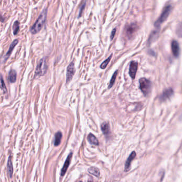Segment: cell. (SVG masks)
I'll return each instance as SVG.
<instances>
[{"instance_id": "1", "label": "cell", "mask_w": 182, "mask_h": 182, "mask_svg": "<svg viewBox=\"0 0 182 182\" xmlns=\"http://www.w3.org/2000/svg\"><path fill=\"white\" fill-rule=\"evenodd\" d=\"M47 9L43 10L41 13L38 17L36 21L34 23V25L30 29V32L33 34H35L39 32L41 29L42 28L44 23L46 22L47 19Z\"/></svg>"}, {"instance_id": "2", "label": "cell", "mask_w": 182, "mask_h": 182, "mask_svg": "<svg viewBox=\"0 0 182 182\" xmlns=\"http://www.w3.org/2000/svg\"><path fill=\"white\" fill-rule=\"evenodd\" d=\"M139 88L145 96L150 94L151 91L152 84L148 79L145 78H142L139 79Z\"/></svg>"}, {"instance_id": "3", "label": "cell", "mask_w": 182, "mask_h": 182, "mask_svg": "<svg viewBox=\"0 0 182 182\" xmlns=\"http://www.w3.org/2000/svg\"><path fill=\"white\" fill-rule=\"evenodd\" d=\"M48 65L47 64V61L46 58H42L38 62L36 68L35 74L36 76H41L45 75L47 71Z\"/></svg>"}, {"instance_id": "4", "label": "cell", "mask_w": 182, "mask_h": 182, "mask_svg": "<svg viewBox=\"0 0 182 182\" xmlns=\"http://www.w3.org/2000/svg\"><path fill=\"white\" fill-rule=\"evenodd\" d=\"M171 10V5H168L165 8L163 11L162 12V13L161 14V16L159 18L156 22L154 23V26L156 27H159L160 25L162 24V23L165 21L167 19V18L168 17V16L169 15L170 13V11Z\"/></svg>"}, {"instance_id": "5", "label": "cell", "mask_w": 182, "mask_h": 182, "mask_svg": "<svg viewBox=\"0 0 182 182\" xmlns=\"http://www.w3.org/2000/svg\"><path fill=\"white\" fill-rule=\"evenodd\" d=\"M75 72V67H74V62H72L71 63L68 65L67 68V73H66V82L69 83L72 79L74 74Z\"/></svg>"}, {"instance_id": "6", "label": "cell", "mask_w": 182, "mask_h": 182, "mask_svg": "<svg viewBox=\"0 0 182 182\" xmlns=\"http://www.w3.org/2000/svg\"><path fill=\"white\" fill-rule=\"evenodd\" d=\"M138 68V63L135 61H132L130 62L129 67V75L132 79L135 78L136 74Z\"/></svg>"}, {"instance_id": "7", "label": "cell", "mask_w": 182, "mask_h": 182, "mask_svg": "<svg viewBox=\"0 0 182 182\" xmlns=\"http://www.w3.org/2000/svg\"><path fill=\"white\" fill-rule=\"evenodd\" d=\"M137 29V26L135 24H131L128 26L126 29V34L127 36L129 38L132 37L135 33Z\"/></svg>"}, {"instance_id": "8", "label": "cell", "mask_w": 182, "mask_h": 182, "mask_svg": "<svg viewBox=\"0 0 182 182\" xmlns=\"http://www.w3.org/2000/svg\"><path fill=\"white\" fill-rule=\"evenodd\" d=\"M174 94V91L171 88L167 89L163 92L162 94L161 95L160 100L161 101H164L170 97Z\"/></svg>"}, {"instance_id": "9", "label": "cell", "mask_w": 182, "mask_h": 182, "mask_svg": "<svg viewBox=\"0 0 182 182\" xmlns=\"http://www.w3.org/2000/svg\"><path fill=\"white\" fill-rule=\"evenodd\" d=\"M72 157V153H70L69 154V155L68 156L66 161H65V162L64 164L63 167H62V169H61V176H64L65 174V173L66 172L68 168V167H69V165H70V162H71Z\"/></svg>"}, {"instance_id": "10", "label": "cell", "mask_w": 182, "mask_h": 182, "mask_svg": "<svg viewBox=\"0 0 182 182\" xmlns=\"http://www.w3.org/2000/svg\"><path fill=\"white\" fill-rule=\"evenodd\" d=\"M136 154L135 151H133V152L130 154V156L128 157L127 159L126 163H125V171H128L130 169V165H131V163H132V161L135 159V158L136 157Z\"/></svg>"}, {"instance_id": "11", "label": "cell", "mask_w": 182, "mask_h": 182, "mask_svg": "<svg viewBox=\"0 0 182 182\" xmlns=\"http://www.w3.org/2000/svg\"><path fill=\"white\" fill-rule=\"evenodd\" d=\"M18 40H14L12 42V43L10 44L9 49L8 52H7V53H6V54L5 55L4 57V61L5 62L9 59V56L11 54L13 50L14 49V47H15V46L17 45V44H18Z\"/></svg>"}, {"instance_id": "12", "label": "cell", "mask_w": 182, "mask_h": 182, "mask_svg": "<svg viewBox=\"0 0 182 182\" xmlns=\"http://www.w3.org/2000/svg\"><path fill=\"white\" fill-rule=\"evenodd\" d=\"M171 50L172 54L175 57H177L180 53V47L176 41H173L171 43Z\"/></svg>"}, {"instance_id": "13", "label": "cell", "mask_w": 182, "mask_h": 182, "mask_svg": "<svg viewBox=\"0 0 182 182\" xmlns=\"http://www.w3.org/2000/svg\"><path fill=\"white\" fill-rule=\"evenodd\" d=\"M101 129L105 136H108L110 133L109 125L108 123L104 122L101 125Z\"/></svg>"}, {"instance_id": "14", "label": "cell", "mask_w": 182, "mask_h": 182, "mask_svg": "<svg viewBox=\"0 0 182 182\" xmlns=\"http://www.w3.org/2000/svg\"><path fill=\"white\" fill-rule=\"evenodd\" d=\"M8 79L9 81L11 83H13L16 82L17 79V72L15 70L11 69L9 71V73L8 75Z\"/></svg>"}, {"instance_id": "15", "label": "cell", "mask_w": 182, "mask_h": 182, "mask_svg": "<svg viewBox=\"0 0 182 182\" xmlns=\"http://www.w3.org/2000/svg\"><path fill=\"white\" fill-rule=\"evenodd\" d=\"M7 168H8V171L9 175L10 178L12 177L13 172V166H12V162L11 160V157H9L8 159V163H7Z\"/></svg>"}, {"instance_id": "16", "label": "cell", "mask_w": 182, "mask_h": 182, "mask_svg": "<svg viewBox=\"0 0 182 182\" xmlns=\"http://www.w3.org/2000/svg\"><path fill=\"white\" fill-rule=\"evenodd\" d=\"M88 140L89 142L91 144H94L95 145H98L99 144V142H98V139L96 137L92 134H89L88 136Z\"/></svg>"}, {"instance_id": "17", "label": "cell", "mask_w": 182, "mask_h": 182, "mask_svg": "<svg viewBox=\"0 0 182 182\" xmlns=\"http://www.w3.org/2000/svg\"><path fill=\"white\" fill-rule=\"evenodd\" d=\"M88 172L90 174L95 176L99 177L100 176V171L97 168L95 167H91L88 169Z\"/></svg>"}, {"instance_id": "18", "label": "cell", "mask_w": 182, "mask_h": 182, "mask_svg": "<svg viewBox=\"0 0 182 182\" xmlns=\"http://www.w3.org/2000/svg\"><path fill=\"white\" fill-rule=\"evenodd\" d=\"M62 138V133L61 132H58L56 133L55 136V142L54 145L56 147L58 146L61 144V139Z\"/></svg>"}, {"instance_id": "19", "label": "cell", "mask_w": 182, "mask_h": 182, "mask_svg": "<svg viewBox=\"0 0 182 182\" xmlns=\"http://www.w3.org/2000/svg\"><path fill=\"white\" fill-rule=\"evenodd\" d=\"M0 88H1L2 90L4 91L5 93H7V87H6V85L4 83L3 78L1 75H0Z\"/></svg>"}, {"instance_id": "20", "label": "cell", "mask_w": 182, "mask_h": 182, "mask_svg": "<svg viewBox=\"0 0 182 182\" xmlns=\"http://www.w3.org/2000/svg\"><path fill=\"white\" fill-rule=\"evenodd\" d=\"M118 70H116L115 71V73H114V74L113 75V76L111 78V80H110V82H109V88H111L113 85H114V82L115 81V79H116V76H117L118 75Z\"/></svg>"}, {"instance_id": "21", "label": "cell", "mask_w": 182, "mask_h": 182, "mask_svg": "<svg viewBox=\"0 0 182 182\" xmlns=\"http://www.w3.org/2000/svg\"><path fill=\"white\" fill-rule=\"evenodd\" d=\"M13 34L16 35L18 34L19 31V22L18 21H16L14 22L13 25Z\"/></svg>"}, {"instance_id": "22", "label": "cell", "mask_w": 182, "mask_h": 182, "mask_svg": "<svg viewBox=\"0 0 182 182\" xmlns=\"http://www.w3.org/2000/svg\"><path fill=\"white\" fill-rule=\"evenodd\" d=\"M111 58H112V55H110L108 58H107L106 60H105L103 62V63L101 64V65H100V68H101V69H105V68L107 67V65H108V64H109V62L110 60H111Z\"/></svg>"}, {"instance_id": "23", "label": "cell", "mask_w": 182, "mask_h": 182, "mask_svg": "<svg viewBox=\"0 0 182 182\" xmlns=\"http://www.w3.org/2000/svg\"><path fill=\"white\" fill-rule=\"evenodd\" d=\"M85 3H83V5L81 6V8H80V12H79V17H80L81 16L82 13V12H83V10H84V9H85Z\"/></svg>"}, {"instance_id": "24", "label": "cell", "mask_w": 182, "mask_h": 182, "mask_svg": "<svg viewBox=\"0 0 182 182\" xmlns=\"http://www.w3.org/2000/svg\"><path fill=\"white\" fill-rule=\"evenodd\" d=\"M115 32H116V29H114L112 31L111 35V40H112L113 39V38H114L115 34Z\"/></svg>"}, {"instance_id": "25", "label": "cell", "mask_w": 182, "mask_h": 182, "mask_svg": "<svg viewBox=\"0 0 182 182\" xmlns=\"http://www.w3.org/2000/svg\"></svg>"}]
</instances>
